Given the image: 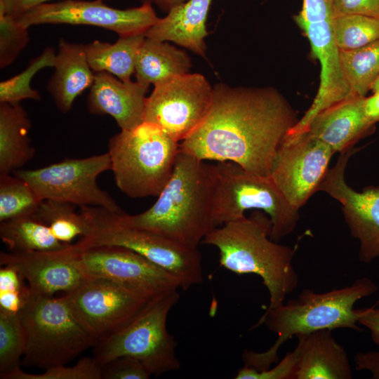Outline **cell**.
Returning <instances> with one entry per match:
<instances>
[{"mask_svg":"<svg viewBox=\"0 0 379 379\" xmlns=\"http://www.w3.org/2000/svg\"><path fill=\"white\" fill-rule=\"evenodd\" d=\"M298 120L274 88L219 84L207 115L180 149L203 161H230L270 175L278 147Z\"/></svg>","mask_w":379,"mask_h":379,"instance_id":"6da1fadb","label":"cell"},{"mask_svg":"<svg viewBox=\"0 0 379 379\" xmlns=\"http://www.w3.org/2000/svg\"><path fill=\"white\" fill-rule=\"evenodd\" d=\"M214 165L180 149L172 175L147 210L117 214L123 224L145 230L192 248H198L215 227Z\"/></svg>","mask_w":379,"mask_h":379,"instance_id":"7a4b0ae2","label":"cell"},{"mask_svg":"<svg viewBox=\"0 0 379 379\" xmlns=\"http://www.w3.org/2000/svg\"><path fill=\"white\" fill-rule=\"evenodd\" d=\"M271 228L268 215L255 210L249 217L215 227L201 241L218 248L221 267L239 275L254 274L262 279L270 295L267 308L282 304L299 284L293 263L296 246L272 240Z\"/></svg>","mask_w":379,"mask_h":379,"instance_id":"3957f363","label":"cell"},{"mask_svg":"<svg viewBox=\"0 0 379 379\" xmlns=\"http://www.w3.org/2000/svg\"><path fill=\"white\" fill-rule=\"evenodd\" d=\"M378 288L370 278L361 277L351 285L323 293L306 288L297 298L267 308L251 329L264 324L277 335V338L265 352L245 350L241 356L244 365L258 371L270 368L278 360L279 348L293 335L321 329L361 331L358 320L362 308L355 309L354 305L358 300L376 293Z\"/></svg>","mask_w":379,"mask_h":379,"instance_id":"277c9868","label":"cell"},{"mask_svg":"<svg viewBox=\"0 0 379 379\" xmlns=\"http://www.w3.org/2000/svg\"><path fill=\"white\" fill-rule=\"evenodd\" d=\"M179 151L180 143L152 123L121 130L109 138L107 151L117 187L131 198L158 197Z\"/></svg>","mask_w":379,"mask_h":379,"instance_id":"5b68a950","label":"cell"},{"mask_svg":"<svg viewBox=\"0 0 379 379\" xmlns=\"http://www.w3.org/2000/svg\"><path fill=\"white\" fill-rule=\"evenodd\" d=\"M80 212L90 230L74 244L81 252L101 246H118L144 256L170 273L180 288L187 290L203 281L202 260L198 248H192L153 232L127 226L116 213L98 206H84Z\"/></svg>","mask_w":379,"mask_h":379,"instance_id":"8992f818","label":"cell"},{"mask_svg":"<svg viewBox=\"0 0 379 379\" xmlns=\"http://www.w3.org/2000/svg\"><path fill=\"white\" fill-rule=\"evenodd\" d=\"M19 316L26 338L25 366L45 370L64 365L97 343L77 320L65 295L31 291Z\"/></svg>","mask_w":379,"mask_h":379,"instance_id":"52a82bcc","label":"cell"},{"mask_svg":"<svg viewBox=\"0 0 379 379\" xmlns=\"http://www.w3.org/2000/svg\"><path fill=\"white\" fill-rule=\"evenodd\" d=\"M214 167L215 227L242 218L244 212L253 209L270 218L272 240L279 241L293 232L299 220V210L290 204L270 175L250 172L230 161L218 162Z\"/></svg>","mask_w":379,"mask_h":379,"instance_id":"ba28073f","label":"cell"},{"mask_svg":"<svg viewBox=\"0 0 379 379\" xmlns=\"http://www.w3.org/2000/svg\"><path fill=\"white\" fill-rule=\"evenodd\" d=\"M179 298L175 291L151 300L126 326L98 341L93 347V357L101 366L119 357H131L155 375L178 370L177 342L168 331L166 322Z\"/></svg>","mask_w":379,"mask_h":379,"instance_id":"9c48e42d","label":"cell"},{"mask_svg":"<svg viewBox=\"0 0 379 379\" xmlns=\"http://www.w3.org/2000/svg\"><path fill=\"white\" fill-rule=\"evenodd\" d=\"M111 170L107 152L81 159H66L34 170H17L13 175L26 181L42 200L98 206L116 213L124 211L98 187L97 178Z\"/></svg>","mask_w":379,"mask_h":379,"instance_id":"30bf717a","label":"cell"},{"mask_svg":"<svg viewBox=\"0 0 379 379\" xmlns=\"http://www.w3.org/2000/svg\"><path fill=\"white\" fill-rule=\"evenodd\" d=\"M213 87L199 73H187L154 86L146 98L143 121L182 142L201 124L210 109Z\"/></svg>","mask_w":379,"mask_h":379,"instance_id":"8fae6325","label":"cell"},{"mask_svg":"<svg viewBox=\"0 0 379 379\" xmlns=\"http://www.w3.org/2000/svg\"><path fill=\"white\" fill-rule=\"evenodd\" d=\"M65 295L77 320L97 342L126 326L152 300L102 278H86Z\"/></svg>","mask_w":379,"mask_h":379,"instance_id":"7c38bea8","label":"cell"},{"mask_svg":"<svg viewBox=\"0 0 379 379\" xmlns=\"http://www.w3.org/2000/svg\"><path fill=\"white\" fill-rule=\"evenodd\" d=\"M29 27L43 24L91 25L116 32L119 36L145 34L159 19L150 4L119 9L102 0H59L41 4L15 18Z\"/></svg>","mask_w":379,"mask_h":379,"instance_id":"4fadbf2b","label":"cell"},{"mask_svg":"<svg viewBox=\"0 0 379 379\" xmlns=\"http://www.w3.org/2000/svg\"><path fill=\"white\" fill-rule=\"evenodd\" d=\"M77 263L86 278H102L153 300L180 288L176 278L139 253L118 246L79 252Z\"/></svg>","mask_w":379,"mask_h":379,"instance_id":"5bb4252c","label":"cell"},{"mask_svg":"<svg viewBox=\"0 0 379 379\" xmlns=\"http://www.w3.org/2000/svg\"><path fill=\"white\" fill-rule=\"evenodd\" d=\"M333 154L307 131L287 135L276 152L270 175L290 204L299 210L319 191Z\"/></svg>","mask_w":379,"mask_h":379,"instance_id":"9a60e30c","label":"cell"},{"mask_svg":"<svg viewBox=\"0 0 379 379\" xmlns=\"http://www.w3.org/2000/svg\"><path fill=\"white\" fill-rule=\"evenodd\" d=\"M357 151L352 147L340 153L336 164L328 168L319 191L325 192L341 204L350 233L359 241V260L369 263L379 257V187L368 186L358 192L347 184L345 168L350 157Z\"/></svg>","mask_w":379,"mask_h":379,"instance_id":"2e32d148","label":"cell"},{"mask_svg":"<svg viewBox=\"0 0 379 379\" xmlns=\"http://www.w3.org/2000/svg\"><path fill=\"white\" fill-rule=\"evenodd\" d=\"M78 253L72 244L53 251L1 252L0 264L15 268L32 293L52 296L72 291L86 279L77 263Z\"/></svg>","mask_w":379,"mask_h":379,"instance_id":"e0dca14e","label":"cell"},{"mask_svg":"<svg viewBox=\"0 0 379 379\" xmlns=\"http://www.w3.org/2000/svg\"><path fill=\"white\" fill-rule=\"evenodd\" d=\"M333 17L312 20L294 17L321 66L319 89L312 105L298 121L300 128H306L321 111L352 95L342 71L340 51L334 37Z\"/></svg>","mask_w":379,"mask_h":379,"instance_id":"ac0fdd59","label":"cell"},{"mask_svg":"<svg viewBox=\"0 0 379 379\" xmlns=\"http://www.w3.org/2000/svg\"><path fill=\"white\" fill-rule=\"evenodd\" d=\"M148 87L138 81H123L107 72H95L88 109L93 114L111 116L121 130L133 128L143 121Z\"/></svg>","mask_w":379,"mask_h":379,"instance_id":"d6986e66","label":"cell"},{"mask_svg":"<svg viewBox=\"0 0 379 379\" xmlns=\"http://www.w3.org/2000/svg\"><path fill=\"white\" fill-rule=\"evenodd\" d=\"M364 98L351 95L321 111L306 131L329 146L334 153L352 148L375 129L365 115Z\"/></svg>","mask_w":379,"mask_h":379,"instance_id":"ffe728a7","label":"cell"},{"mask_svg":"<svg viewBox=\"0 0 379 379\" xmlns=\"http://www.w3.org/2000/svg\"><path fill=\"white\" fill-rule=\"evenodd\" d=\"M332 330L321 329L296 335L298 351L294 379H351L347 353Z\"/></svg>","mask_w":379,"mask_h":379,"instance_id":"44dd1931","label":"cell"},{"mask_svg":"<svg viewBox=\"0 0 379 379\" xmlns=\"http://www.w3.org/2000/svg\"><path fill=\"white\" fill-rule=\"evenodd\" d=\"M212 1L187 0L173 7L145 32V36L173 42L205 57L206 22Z\"/></svg>","mask_w":379,"mask_h":379,"instance_id":"7402d4cb","label":"cell"},{"mask_svg":"<svg viewBox=\"0 0 379 379\" xmlns=\"http://www.w3.org/2000/svg\"><path fill=\"white\" fill-rule=\"evenodd\" d=\"M53 67L55 71L48 81L47 90L58 109L67 113L75 99L91 87L95 79L88 62L86 44L60 39Z\"/></svg>","mask_w":379,"mask_h":379,"instance_id":"603a6c76","label":"cell"},{"mask_svg":"<svg viewBox=\"0 0 379 379\" xmlns=\"http://www.w3.org/2000/svg\"><path fill=\"white\" fill-rule=\"evenodd\" d=\"M30 128L31 121L20 103L0 102V174L19 170L34 157Z\"/></svg>","mask_w":379,"mask_h":379,"instance_id":"cb8c5ba5","label":"cell"},{"mask_svg":"<svg viewBox=\"0 0 379 379\" xmlns=\"http://www.w3.org/2000/svg\"><path fill=\"white\" fill-rule=\"evenodd\" d=\"M192 62L187 53L168 41L145 36L135 62L136 81L154 86L173 77L189 73Z\"/></svg>","mask_w":379,"mask_h":379,"instance_id":"d4e9b609","label":"cell"},{"mask_svg":"<svg viewBox=\"0 0 379 379\" xmlns=\"http://www.w3.org/2000/svg\"><path fill=\"white\" fill-rule=\"evenodd\" d=\"M145 34L119 36L114 44L95 40L86 44L88 64L94 72H107L123 81H132Z\"/></svg>","mask_w":379,"mask_h":379,"instance_id":"484cf974","label":"cell"},{"mask_svg":"<svg viewBox=\"0 0 379 379\" xmlns=\"http://www.w3.org/2000/svg\"><path fill=\"white\" fill-rule=\"evenodd\" d=\"M0 237L13 252L53 251L69 245L58 241L35 214L0 222Z\"/></svg>","mask_w":379,"mask_h":379,"instance_id":"4316f807","label":"cell"},{"mask_svg":"<svg viewBox=\"0 0 379 379\" xmlns=\"http://www.w3.org/2000/svg\"><path fill=\"white\" fill-rule=\"evenodd\" d=\"M343 76L352 95L366 97L379 77V41L340 51Z\"/></svg>","mask_w":379,"mask_h":379,"instance_id":"83f0119b","label":"cell"},{"mask_svg":"<svg viewBox=\"0 0 379 379\" xmlns=\"http://www.w3.org/2000/svg\"><path fill=\"white\" fill-rule=\"evenodd\" d=\"M76 205L54 200H43L36 215L49 227L60 242L71 244L76 237H83L90 230L89 224L81 213L75 211Z\"/></svg>","mask_w":379,"mask_h":379,"instance_id":"f1b7e54d","label":"cell"},{"mask_svg":"<svg viewBox=\"0 0 379 379\" xmlns=\"http://www.w3.org/2000/svg\"><path fill=\"white\" fill-rule=\"evenodd\" d=\"M42 201L23 179L0 174V222L34 215Z\"/></svg>","mask_w":379,"mask_h":379,"instance_id":"f546056e","label":"cell"},{"mask_svg":"<svg viewBox=\"0 0 379 379\" xmlns=\"http://www.w3.org/2000/svg\"><path fill=\"white\" fill-rule=\"evenodd\" d=\"M340 51L359 48L379 41V18L359 14H338L333 20Z\"/></svg>","mask_w":379,"mask_h":379,"instance_id":"4dcf8cb0","label":"cell"},{"mask_svg":"<svg viewBox=\"0 0 379 379\" xmlns=\"http://www.w3.org/2000/svg\"><path fill=\"white\" fill-rule=\"evenodd\" d=\"M56 51L53 47H46L37 57L29 60L27 67L20 74L0 83V102L19 104L26 99L39 100L38 91L31 87V81L41 69L53 67Z\"/></svg>","mask_w":379,"mask_h":379,"instance_id":"1f68e13d","label":"cell"},{"mask_svg":"<svg viewBox=\"0 0 379 379\" xmlns=\"http://www.w3.org/2000/svg\"><path fill=\"white\" fill-rule=\"evenodd\" d=\"M25 345L19 314L0 312V376L20 366Z\"/></svg>","mask_w":379,"mask_h":379,"instance_id":"d6a6232c","label":"cell"},{"mask_svg":"<svg viewBox=\"0 0 379 379\" xmlns=\"http://www.w3.org/2000/svg\"><path fill=\"white\" fill-rule=\"evenodd\" d=\"M1 379H102L101 366L93 357L80 359L72 366L58 365L45 369L42 373H29L20 366L0 376Z\"/></svg>","mask_w":379,"mask_h":379,"instance_id":"836d02e7","label":"cell"},{"mask_svg":"<svg viewBox=\"0 0 379 379\" xmlns=\"http://www.w3.org/2000/svg\"><path fill=\"white\" fill-rule=\"evenodd\" d=\"M27 27L11 15L0 13V67L11 65L27 46Z\"/></svg>","mask_w":379,"mask_h":379,"instance_id":"e575fe53","label":"cell"},{"mask_svg":"<svg viewBox=\"0 0 379 379\" xmlns=\"http://www.w3.org/2000/svg\"><path fill=\"white\" fill-rule=\"evenodd\" d=\"M0 268V304L8 309L20 307L28 299L31 290L22 274L13 267Z\"/></svg>","mask_w":379,"mask_h":379,"instance_id":"d590c367","label":"cell"},{"mask_svg":"<svg viewBox=\"0 0 379 379\" xmlns=\"http://www.w3.org/2000/svg\"><path fill=\"white\" fill-rule=\"evenodd\" d=\"M297 347L287 352L281 361L274 367L258 371L252 367L244 366L239 368L234 377L236 379H294L298 361Z\"/></svg>","mask_w":379,"mask_h":379,"instance_id":"8d00e7d4","label":"cell"},{"mask_svg":"<svg viewBox=\"0 0 379 379\" xmlns=\"http://www.w3.org/2000/svg\"><path fill=\"white\" fill-rule=\"evenodd\" d=\"M101 375L102 379H148L152 373L140 361L122 356L101 366Z\"/></svg>","mask_w":379,"mask_h":379,"instance_id":"74e56055","label":"cell"},{"mask_svg":"<svg viewBox=\"0 0 379 379\" xmlns=\"http://www.w3.org/2000/svg\"><path fill=\"white\" fill-rule=\"evenodd\" d=\"M335 15L359 14L379 18V0H332Z\"/></svg>","mask_w":379,"mask_h":379,"instance_id":"f35d334b","label":"cell"},{"mask_svg":"<svg viewBox=\"0 0 379 379\" xmlns=\"http://www.w3.org/2000/svg\"><path fill=\"white\" fill-rule=\"evenodd\" d=\"M53 0H0V13L17 18L41 4Z\"/></svg>","mask_w":379,"mask_h":379,"instance_id":"ab89813d","label":"cell"},{"mask_svg":"<svg viewBox=\"0 0 379 379\" xmlns=\"http://www.w3.org/2000/svg\"><path fill=\"white\" fill-rule=\"evenodd\" d=\"M354 363L357 371H367L371 378L379 379V350L357 353Z\"/></svg>","mask_w":379,"mask_h":379,"instance_id":"60d3db41","label":"cell"},{"mask_svg":"<svg viewBox=\"0 0 379 379\" xmlns=\"http://www.w3.org/2000/svg\"><path fill=\"white\" fill-rule=\"evenodd\" d=\"M358 323L369 330L372 340L379 347V308H362Z\"/></svg>","mask_w":379,"mask_h":379,"instance_id":"b9f144b4","label":"cell"},{"mask_svg":"<svg viewBox=\"0 0 379 379\" xmlns=\"http://www.w3.org/2000/svg\"><path fill=\"white\" fill-rule=\"evenodd\" d=\"M363 107L368 121L373 124L379 123V91L373 92L368 97H364Z\"/></svg>","mask_w":379,"mask_h":379,"instance_id":"7bdbcfd3","label":"cell"},{"mask_svg":"<svg viewBox=\"0 0 379 379\" xmlns=\"http://www.w3.org/2000/svg\"><path fill=\"white\" fill-rule=\"evenodd\" d=\"M142 4H150L156 5L164 12H168L173 7L184 3L187 0H140Z\"/></svg>","mask_w":379,"mask_h":379,"instance_id":"ee69618b","label":"cell"},{"mask_svg":"<svg viewBox=\"0 0 379 379\" xmlns=\"http://www.w3.org/2000/svg\"><path fill=\"white\" fill-rule=\"evenodd\" d=\"M371 91L372 92L379 91V77L376 79V80L372 84L371 87Z\"/></svg>","mask_w":379,"mask_h":379,"instance_id":"f6af8a7d","label":"cell"}]
</instances>
